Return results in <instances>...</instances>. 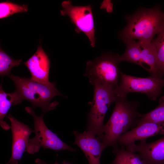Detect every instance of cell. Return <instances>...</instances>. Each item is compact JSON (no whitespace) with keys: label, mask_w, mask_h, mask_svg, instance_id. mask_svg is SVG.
<instances>
[{"label":"cell","mask_w":164,"mask_h":164,"mask_svg":"<svg viewBox=\"0 0 164 164\" xmlns=\"http://www.w3.org/2000/svg\"><path fill=\"white\" fill-rule=\"evenodd\" d=\"M74 144L83 151L89 164H101L102 152L106 148L101 140L93 133L87 130L80 133L74 131Z\"/></svg>","instance_id":"obj_10"},{"label":"cell","mask_w":164,"mask_h":164,"mask_svg":"<svg viewBox=\"0 0 164 164\" xmlns=\"http://www.w3.org/2000/svg\"><path fill=\"white\" fill-rule=\"evenodd\" d=\"M6 116L11 124L12 141L11 156L7 164H18L26 151L29 137L33 131L11 114Z\"/></svg>","instance_id":"obj_9"},{"label":"cell","mask_w":164,"mask_h":164,"mask_svg":"<svg viewBox=\"0 0 164 164\" xmlns=\"http://www.w3.org/2000/svg\"><path fill=\"white\" fill-rule=\"evenodd\" d=\"M156 48L158 58L157 74L158 77H164V29L152 41Z\"/></svg>","instance_id":"obj_19"},{"label":"cell","mask_w":164,"mask_h":164,"mask_svg":"<svg viewBox=\"0 0 164 164\" xmlns=\"http://www.w3.org/2000/svg\"><path fill=\"white\" fill-rule=\"evenodd\" d=\"M125 147L128 150L138 153L145 164H164V136L150 143L144 139L138 144L133 142Z\"/></svg>","instance_id":"obj_11"},{"label":"cell","mask_w":164,"mask_h":164,"mask_svg":"<svg viewBox=\"0 0 164 164\" xmlns=\"http://www.w3.org/2000/svg\"><path fill=\"white\" fill-rule=\"evenodd\" d=\"M94 96L90 104L91 108L87 116L86 130L99 138L102 135L103 122L105 114L111 104L115 102L117 97L115 87L95 82Z\"/></svg>","instance_id":"obj_4"},{"label":"cell","mask_w":164,"mask_h":164,"mask_svg":"<svg viewBox=\"0 0 164 164\" xmlns=\"http://www.w3.org/2000/svg\"><path fill=\"white\" fill-rule=\"evenodd\" d=\"M125 18L127 25L119 34L123 41L137 39L151 42L155 35L164 29V12L159 6L140 9L131 15H126Z\"/></svg>","instance_id":"obj_3"},{"label":"cell","mask_w":164,"mask_h":164,"mask_svg":"<svg viewBox=\"0 0 164 164\" xmlns=\"http://www.w3.org/2000/svg\"><path fill=\"white\" fill-rule=\"evenodd\" d=\"M35 162L36 164H48L45 161L42 160L38 158L36 159L35 161ZM53 164H60L58 163L56 161ZM62 164H70L69 162L67 161L64 160Z\"/></svg>","instance_id":"obj_22"},{"label":"cell","mask_w":164,"mask_h":164,"mask_svg":"<svg viewBox=\"0 0 164 164\" xmlns=\"http://www.w3.org/2000/svg\"><path fill=\"white\" fill-rule=\"evenodd\" d=\"M158 135H164V122H145L121 135L118 140V143L125 147L137 141L146 139Z\"/></svg>","instance_id":"obj_12"},{"label":"cell","mask_w":164,"mask_h":164,"mask_svg":"<svg viewBox=\"0 0 164 164\" xmlns=\"http://www.w3.org/2000/svg\"><path fill=\"white\" fill-rule=\"evenodd\" d=\"M28 6L17 4L9 1L0 3V19H2L16 13L28 11Z\"/></svg>","instance_id":"obj_20"},{"label":"cell","mask_w":164,"mask_h":164,"mask_svg":"<svg viewBox=\"0 0 164 164\" xmlns=\"http://www.w3.org/2000/svg\"><path fill=\"white\" fill-rule=\"evenodd\" d=\"M8 76L15 86V91L12 93L13 105L21 104L23 100H26L31 103L32 108H41L43 114L55 109L59 104L56 101L51 102L53 97L57 96L66 97L57 90L55 82L45 84L25 77L11 74Z\"/></svg>","instance_id":"obj_1"},{"label":"cell","mask_w":164,"mask_h":164,"mask_svg":"<svg viewBox=\"0 0 164 164\" xmlns=\"http://www.w3.org/2000/svg\"><path fill=\"white\" fill-rule=\"evenodd\" d=\"M119 84L115 88L116 96L126 97L130 93L144 94L153 101L156 100L161 94L164 87V78L152 76L139 77L120 72Z\"/></svg>","instance_id":"obj_7"},{"label":"cell","mask_w":164,"mask_h":164,"mask_svg":"<svg viewBox=\"0 0 164 164\" xmlns=\"http://www.w3.org/2000/svg\"><path fill=\"white\" fill-rule=\"evenodd\" d=\"M139 105L137 101L117 97L112 114L104 125L100 138L106 148L110 146L113 148V151L116 150L119 148L118 140L120 137L136 126L137 121L142 115L138 110Z\"/></svg>","instance_id":"obj_2"},{"label":"cell","mask_w":164,"mask_h":164,"mask_svg":"<svg viewBox=\"0 0 164 164\" xmlns=\"http://www.w3.org/2000/svg\"><path fill=\"white\" fill-rule=\"evenodd\" d=\"M14 100L12 93H8L3 89L2 84L0 86V125L4 130L7 131L11 126L4 120V119L12 105Z\"/></svg>","instance_id":"obj_17"},{"label":"cell","mask_w":164,"mask_h":164,"mask_svg":"<svg viewBox=\"0 0 164 164\" xmlns=\"http://www.w3.org/2000/svg\"><path fill=\"white\" fill-rule=\"evenodd\" d=\"M146 122H164V95L159 99V104L156 108L149 112L142 114L138 120L136 126Z\"/></svg>","instance_id":"obj_18"},{"label":"cell","mask_w":164,"mask_h":164,"mask_svg":"<svg viewBox=\"0 0 164 164\" xmlns=\"http://www.w3.org/2000/svg\"><path fill=\"white\" fill-rule=\"evenodd\" d=\"M113 152L115 157L111 164H145L138 154L121 147Z\"/></svg>","instance_id":"obj_16"},{"label":"cell","mask_w":164,"mask_h":164,"mask_svg":"<svg viewBox=\"0 0 164 164\" xmlns=\"http://www.w3.org/2000/svg\"><path fill=\"white\" fill-rule=\"evenodd\" d=\"M139 41L141 46V59L143 64L148 65V71L152 76L159 77L157 74V55L155 46L152 42Z\"/></svg>","instance_id":"obj_14"},{"label":"cell","mask_w":164,"mask_h":164,"mask_svg":"<svg viewBox=\"0 0 164 164\" xmlns=\"http://www.w3.org/2000/svg\"><path fill=\"white\" fill-rule=\"evenodd\" d=\"M25 110L32 117L34 122L35 136L29 140L26 149L27 152L34 154L38 152L40 148L48 149L56 152L68 150L76 152V149L70 146L62 140L55 133L51 131L46 126L43 118V114L36 115L32 108L26 107Z\"/></svg>","instance_id":"obj_5"},{"label":"cell","mask_w":164,"mask_h":164,"mask_svg":"<svg viewBox=\"0 0 164 164\" xmlns=\"http://www.w3.org/2000/svg\"><path fill=\"white\" fill-rule=\"evenodd\" d=\"M22 59H13L3 50L0 49V75L1 76L10 74L12 68L15 66L18 67L20 64Z\"/></svg>","instance_id":"obj_21"},{"label":"cell","mask_w":164,"mask_h":164,"mask_svg":"<svg viewBox=\"0 0 164 164\" xmlns=\"http://www.w3.org/2000/svg\"><path fill=\"white\" fill-rule=\"evenodd\" d=\"M119 56L118 54L107 53L93 60L88 61L84 75L92 85L97 82L116 87L120 80Z\"/></svg>","instance_id":"obj_6"},{"label":"cell","mask_w":164,"mask_h":164,"mask_svg":"<svg viewBox=\"0 0 164 164\" xmlns=\"http://www.w3.org/2000/svg\"><path fill=\"white\" fill-rule=\"evenodd\" d=\"M63 9L60 10L61 14L67 15L71 22L76 26L77 33L84 32L90 41L91 46H95L96 39L94 18L91 5L87 6H75L70 0L63 1L61 4Z\"/></svg>","instance_id":"obj_8"},{"label":"cell","mask_w":164,"mask_h":164,"mask_svg":"<svg viewBox=\"0 0 164 164\" xmlns=\"http://www.w3.org/2000/svg\"><path fill=\"white\" fill-rule=\"evenodd\" d=\"M126 46L124 53L119 56L120 62L127 61L137 64L144 68L141 59V46L139 41L127 39L123 41Z\"/></svg>","instance_id":"obj_15"},{"label":"cell","mask_w":164,"mask_h":164,"mask_svg":"<svg viewBox=\"0 0 164 164\" xmlns=\"http://www.w3.org/2000/svg\"><path fill=\"white\" fill-rule=\"evenodd\" d=\"M23 64L29 70L31 79L43 83H50L49 80L50 61L41 46H38L35 53Z\"/></svg>","instance_id":"obj_13"}]
</instances>
